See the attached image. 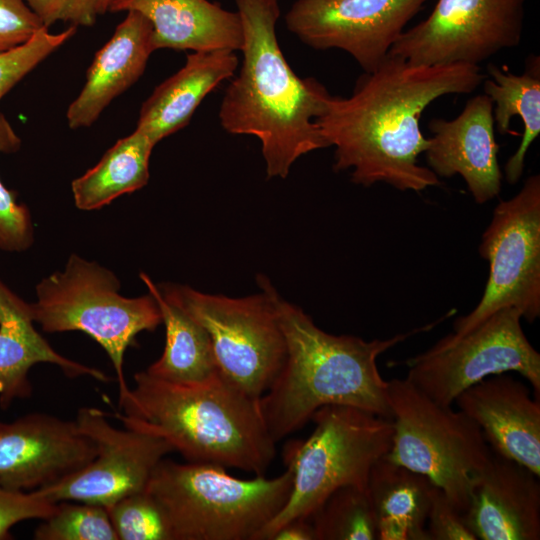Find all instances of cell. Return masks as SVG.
I'll list each match as a JSON object with an SVG mask.
<instances>
[{
  "label": "cell",
  "mask_w": 540,
  "mask_h": 540,
  "mask_svg": "<svg viewBox=\"0 0 540 540\" xmlns=\"http://www.w3.org/2000/svg\"><path fill=\"white\" fill-rule=\"evenodd\" d=\"M37 363L57 365L70 377L89 376L101 382L110 378L101 370L57 353L34 327L30 303L0 281V406L31 394L28 373Z\"/></svg>",
  "instance_id": "cell-21"
},
{
  "label": "cell",
  "mask_w": 540,
  "mask_h": 540,
  "mask_svg": "<svg viewBox=\"0 0 540 540\" xmlns=\"http://www.w3.org/2000/svg\"><path fill=\"white\" fill-rule=\"evenodd\" d=\"M112 0H101L100 3V14L108 12L109 5Z\"/></svg>",
  "instance_id": "cell-37"
},
{
  "label": "cell",
  "mask_w": 540,
  "mask_h": 540,
  "mask_svg": "<svg viewBox=\"0 0 540 540\" xmlns=\"http://www.w3.org/2000/svg\"><path fill=\"white\" fill-rule=\"evenodd\" d=\"M489 78L482 82L484 94L493 102L495 130L501 135L510 134L511 120L521 119L524 130L517 150L506 162L504 173L509 184H516L521 178L526 154L540 134V61L538 56L526 60L522 74H514L507 69L489 63Z\"/></svg>",
  "instance_id": "cell-25"
},
{
  "label": "cell",
  "mask_w": 540,
  "mask_h": 540,
  "mask_svg": "<svg viewBox=\"0 0 540 540\" xmlns=\"http://www.w3.org/2000/svg\"><path fill=\"white\" fill-rule=\"evenodd\" d=\"M426 530L430 540H477L467 527L463 514L436 486L431 492Z\"/></svg>",
  "instance_id": "cell-34"
},
{
  "label": "cell",
  "mask_w": 540,
  "mask_h": 540,
  "mask_svg": "<svg viewBox=\"0 0 540 540\" xmlns=\"http://www.w3.org/2000/svg\"><path fill=\"white\" fill-rule=\"evenodd\" d=\"M387 396L394 433L385 457L426 476L463 514L492 454L481 429L406 378L387 381Z\"/></svg>",
  "instance_id": "cell-8"
},
{
  "label": "cell",
  "mask_w": 540,
  "mask_h": 540,
  "mask_svg": "<svg viewBox=\"0 0 540 540\" xmlns=\"http://www.w3.org/2000/svg\"><path fill=\"white\" fill-rule=\"evenodd\" d=\"M74 502H57L54 512L36 528L34 539L118 540L106 507Z\"/></svg>",
  "instance_id": "cell-28"
},
{
  "label": "cell",
  "mask_w": 540,
  "mask_h": 540,
  "mask_svg": "<svg viewBox=\"0 0 540 540\" xmlns=\"http://www.w3.org/2000/svg\"><path fill=\"white\" fill-rule=\"evenodd\" d=\"M136 11L152 24L155 50L241 51L244 33L238 11L208 0H112L108 12Z\"/></svg>",
  "instance_id": "cell-20"
},
{
  "label": "cell",
  "mask_w": 540,
  "mask_h": 540,
  "mask_svg": "<svg viewBox=\"0 0 540 540\" xmlns=\"http://www.w3.org/2000/svg\"><path fill=\"white\" fill-rule=\"evenodd\" d=\"M244 33L242 65L225 90L219 120L230 134L261 143L268 178H286L301 156L327 148L314 120L331 96L313 77L300 78L276 36L278 0H234Z\"/></svg>",
  "instance_id": "cell-2"
},
{
  "label": "cell",
  "mask_w": 540,
  "mask_h": 540,
  "mask_svg": "<svg viewBox=\"0 0 540 540\" xmlns=\"http://www.w3.org/2000/svg\"><path fill=\"white\" fill-rule=\"evenodd\" d=\"M428 127L433 136L424 153L428 168L436 176L460 175L478 204L499 195L502 172L489 96L470 98L456 118H434Z\"/></svg>",
  "instance_id": "cell-16"
},
{
  "label": "cell",
  "mask_w": 540,
  "mask_h": 540,
  "mask_svg": "<svg viewBox=\"0 0 540 540\" xmlns=\"http://www.w3.org/2000/svg\"><path fill=\"white\" fill-rule=\"evenodd\" d=\"M485 78L478 65H419L388 55L358 79L351 96L331 95L314 120L335 147L334 171L352 169V182L365 187L382 182L420 192L439 186V177L418 163L429 146L420 117L436 99L472 93Z\"/></svg>",
  "instance_id": "cell-1"
},
{
  "label": "cell",
  "mask_w": 540,
  "mask_h": 540,
  "mask_svg": "<svg viewBox=\"0 0 540 540\" xmlns=\"http://www.w3.org/2000/svg\"><path fill=\"white\" fill-rule=\"evenodd\" d=\"M152 32V24L144 15L127 12L95 54L81 92L68 107L66 117L71 129L92 125L114 98L142 76L155 51Z\"/></svg>",
  "instance_id": "cell-19"
},
{
  "label": "cell",
  "mask_w": 540,
  "mask_h": 540,
  "mask_svg": "<svg viewBox=\"0 0 540 540\" xmlns=\"http://www.w3.org/2000/svg\"><path fill=\"white\" fill-rule=\"evenodd\" d=\"M120 282L109 269L77 254L69 256L62 271L43 278L30 303L34 323L48 333L82 331L109 356L116 372L119 400L129 387L124 374V356L142 331L162 324L154 296L128 298L119 293Z\"/></svg>",
  "instance_id": "cell-7"
},
{
  "label": "cell",
  "mask_w": 540,
  "mask_h": 540,
  "mask_svg": "<svg viewBox=\"0 0 540 540\" xmlns=\"http://www.w3.org/2000/svg\"><path fill=\"white\" fill-rule=\"evenodd\" d=\"M43 27L25 0H0V53L25 44Z\"/></svg>",
  "instance_id": "cell-33"
},
{
  "label": "cell",
  "mask_w": 540,
  "mask_h": 540,
  "mask_svg": "<svg viewBox=\"0 0 540 540\" xmlns=\"http://www.w3.org/2000/svg\"><path fill=\"white\" fill-rule=\"evenodd\" d=\"M526 0H438L430 15L405 30L390 56L419 65H478L517 47Z\"/></svg>",
  "instance_id": "cell-12"
},
{
  "label": "cell",
  "mask_w": 540,
  "mask_h": 540,
  "mask_svg": "<svg viewBox=\"0 0 540 540\" xmlns=\"http://www.w3.org/2000/svg\"><path fill=\"white\" fill-rule=\"evenodd\" d=\"M75 32L73 25L57 34L43 27L25 44L0 53V99Z\"/></svg>",
  "instance_id": "cell-31"
},
{
  "label": "cell",
  "mask_w": 540,
  "mask_h": 540,
  "mask_svg": "<svg viewBox=\"0 0 540 540\" xmlns=\"http://www.w3.org/2000/svg\"><path fill=\"white\" fill-rule=\"evenodd\" d=\"M311 421L315 426L307 439L291 441L284 447L285 466L293 471L292 492L256 540H270L288 521L309 517L340 487L367 489L373 465L392 446V419L354 406L325 405Z\"/></svg>",
  "instance_id": "cell-6"
},
{
  "label": "cell",
  "mask_w": 540,
  "mask_h": 540,
  "mask_svg": "<svg viewBox=\"0 0 540 540\" xmlns=\"http://www.w3.org/2000/svg\"><path fill=\"white\" fill-rule=\"evenodd\" d=\"M428 1L296 0L285 24L304 44L316 50H343L370 73Z\"/></svg>",
  "instance_id": "cell-14"
},
{
  "label": "cell",
  "mask_w": 540,
  "mask_h": 540,
  "mask_svg": "<svg viewBox=\"0 0 540 540\" xmlns=\"http://www.w3.org/2000/svg\"><path fill=\"white\" fill-rule=\"evenodd\" d=\"M20 146V137L0 112V153L16 152ZM33 242L34 227L29 209L17 201L15 193L0 179V250L22 252Z\"/></svg>",
  "instance_id": "cell-30"
},
{
  "label": "cell",
  "mask_w": 540,
  "mask_h": 540,
  "mask_svg": "<svg viewBox=\"0 0 540 540\" xmlns=\"http://www.w3.org/2000/svg\"><path fill=\"white\" fill-rule=\"evenodd\" d=\"M140 278L159 305L166 332L161 357L145 372L156 379L183 386L202 385L218 378L221 374L204 328L166 300L148 275L142 272Z\"/></svg>",
  "instance_id": "cell-24"
},
{
  "label": "cell",
  "mask_w": 540,
  "mask_h": 540,
  "mask_svg": "<svg viewBox=\"0 0 540 540\" xmlns=\"http://www.w3.org/2000/svg\"><path fill=\"white\" fill-rule=\"evenodd\" d=\"M155 145L137 129L119 139L94 167L73 180L75 206L83 211L97 210L143 188L149 180V160Z\"/></svg>",
  "instance_id": "cell-26"
},
{
  "label": "cell",
  "mask_w": 540,
  "mask_h": 540,
  "mask_svg": "<svg viewBox=\"0 0 540 540\" xmlns=\"http://www.w3.org/2000/svg\"><path fill=\"white\" fill-rule=\"evenodd\" d=\"M274 298L286 356L273 383L259 398L272 439L277 443L301 429L325 405L354 406L391 419L387 381L378 370L377 358L434 324L388 339L365 341L327 333L277 290Z\"/></svg>",
  "instance_id": "cell-3"
},
{
  "label": "cell",
  "mask_w": 540,
  "mask_h": 540,
  "mask_svg": "<svg viewBox=\"0 0 540 540\" xmlns=\"http://www.w3.org/2000/svg\"><path fill=\"white\" fill-rule=\"evenodd\" d=\"M521 319L518 310L502 308L463 334L444 336L405 361L406 379L435 402L451 406L477 382L516 372L540 399V354L527 339Z\"/></svg>",
  "instance_id": "cell-10"
},
{
  "label": "cell",
  "mask_w": 540,
  "mask_h": 540,
  "mask_svg": "<svg viewBox=\"0 0 540 540\" xmlns=\"http://www.w3.org/2000/svg\"><path fill=\"white\" fill-rule=\"evenodd\" d=\"M53 503L37 491H13L0 485V540L10 538L11 528L19 522L48 518L55 510Z\"/></svg>",
  "instance_id": "cell-32"
},
{
  "label": "cell",
  "mask_w": 540,
  "mask_h": 540,
  "mask_svg": "<svg viewBox=\"0 0 540 540\" xmlns=\"http://www.w3.org/2000/svg\"><path fill=\"white\" fill-rule=\"evenodd\" d=\"M118 540H172L166 516L145 489L106 507Z\"/></svg>",
  "instance_id": "cell-29"
},
{
  "label": "cell",
  "mask_w": 540,
  "mask_h": 540,
  "mask_svg": "<svg viewBox=\"0 0 540 540\" xmlns=\"http://www.w3.org/2000/svg\"><path fill=\"white\" fill-rule=\"evenodd\" d=\"M433 487L426 476L380 458L367 484L377 540H430L426 522Z\"/></svg>",
  "instance_id": "cell-23"
},
{
  "label": "cell",
  "mask_w": 540,
  "mask_h": 540,
  "mask_svg": "<svg viewBox=\"0 0 540 540\" xmlns=\"http://www.w3.org/2000/svg\"><path fill=\"white\" fill-rule=\"evenodd\" d=\"M270 540H316V533L309 517H300L282 525Z\"/></svg>",
  "instance_id": "cell-36"
},
{
  "label": "cell",
  "mask_w": 540,
  "mask_h": 540,
  "mask_svg": "<svg viewBox=\"0 0 540 540\" xmlns=\"http://www.w3.org/2000/svg\"><path fill=\"white\" fill-rule=\"evenodd\" d=\"M491 450L540 476V399L509 372L489 376L455 399Z\"/></svg>",
  "instance_id": "cell-17"
},
{
  "label": "cell",
  "mask_w": 540,
  "mask_h": 540,
  "mask_svg": "<svg viewBox=\"0 0 540 540\" xmlns=\"http://www.w3.org/2000/svg\"><path fill=\"white\" fill-rule=\"evenodd\" d=\"M316 540H377V527L367 489L343 486L333 491L309 516Z\"/></svg>",
  "instance_id": "cell-27"
},
{
  "label": "cell",
  "mask_w": 540,
  "mask_h": 540,
  "mask_svg": "<svg viewBox=\"0 0 540 540\" xmlns=\"http://www.w3.org/2000/svg\"><path fill=\"white\" fill-rule=\"evenodd\" d=\"M236 478L210 463L163 458L146 490L162 508L172 540H256L287 503L293 471Z\"/></svg>",
  "instance_id": "cell-5"
},
{
  "label": "cell",
  "mask_w": 540,
  "mask_h": 540,
  "mask_svg": "<svg viewBox=\"0 0 540 540\" xmlns=\"http://www.w3.org/2000/svg\"><path fill=\"white\" fill-rule=\"evenodd\" d=\"M238 67L235 51H195L142 104L136 129L155 144L185 127L202 100Z\"/></svg>",
  "instance_id": "cell-22"
},
{
  "label": "cell",
  "mask_w": 540,
  "mask_h": 540,
  "mask_svg": "<svg viewBox=\"0 0 540 540\" xmlns=\"http://www.w3.org/2000/svg\"><path fill=\"white\" fill-rule=\"evenodd\" d=\"M479 254L489 262V276L477 306L455 320L463 334L502 308L518 310L528 322L540 316V175L526 179L512 198L493 210Z\"/></svg>",
  "instance_id": "cell-11"
},
{
  "label": "cell",
  "mask_w": 540,
  "mask_h": 540,
  "mask_svg": "<svg viewBox=\"0 0 540 540\" xmlns=\"http://www.w3.org/2000/svg\"><path fill=\"white\" fill-rule=\"evenodd\" d=\"M96 456V446L76 421L44 413L0 422V485L36 491L78 472Z\"/></svg>",
  "instance_id": "cell-15"
},
{
  "label": "cell",
  "mask_w": 540,
  "mask_h": 540,
  "mask_svg": "<svg viewBox=\"0 0 540 540\" xmlns=\"http://www.w3.org/2000/svg\"><path fill=\"white\" fill-rule=\"evenodd\" d=\"M261 292L242 298L202 293L187 285H157L163 297L207 332L220 374L260 398L280 371L286 342L275 304V288L259 276Z\"/></svg>",
  "instance_id": "cell-9"
},
{
  "label": "cell",
  "mask_w": 540,
  "mask_h": 540,
  "mask_svg": "<svg viewBox=\"0 0 540 540\" xmlns=\"http://www.w3.org/2000/svg\"><path fill=\"white\" fill-rule=\"evenodd\" d=\"M539 477L492 451L463 513L477 540L540 539Z\"/></svg>",
  "instance_id": "cell-18"
},
{
  "label": "cell",
  "mask_w": 540,
  "mask_h": 540,
  "mask_svg": "<svg viewBox=\"0 0 540 540\" xmlns=\"http://www.w3.org/2000/svg\"><path fill=\"white\" fill-rule=\"evenodd\" d=\"M44 27L63 21L73 26H92L100 14L101 0H25Z\"/></svg>",
  "instance_id": "cell-35"
},
{
  "label": "cell",
  "mask_w": 540,
  "mask_h": 540,
  "mask_svg": "<svg viewBox=\"0 0 540 540\" xmlns=\"http://www.w3.org/2000/svg\"><path fill=\"white\" fill-rule=\"evenodd\" d=\"M75 421L95 443L96 456L78 472L36 490L53 503L78 501L108 507L145 490L159 462L174 451L162 437L112 426L107 414L95 407L80 408Z\"/></svg>",
  "instance_id": "cell-13"
},
{
  "label": "cell",
  "mask_w": 540,
  "mask_h": 540,
  "mask_svg": "<svg viewBox=\"0 0 540 540\" xmlns=\"http://www.w3.org/2000/svg\"><path fill=\"white\" fill-rule=\"evenodd\" d=\"M112 414L124 427L167 440L187 462L210 463L264 475L276 442L264 422L259 398L222 375L202 385L183 386L145 371Z\"/></svg>",
  "instance_id": "cell-4"
}]
</instances>
